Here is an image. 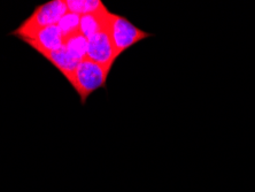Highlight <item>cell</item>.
<instances>
[{
	"mask_svg": "<svg viewBox=\"0 0 255 192\" xmlns=\"http://www.w3.org/2000/svg\"><path fill=\"white\" fill-rule=\"evenodd\" d=\"M111 69L110 67L100 65L88 58L78 63L69 83L80 96L82 104L84 105L89 96L96 90L105 88Z\"/></svg>",
	"mask_w": 255,
	"mask_h": 192,
	"instance_id": "6da1fadb",
	"label": "cell"
},
{
	"mask_svg": "<svg viewBox=\"0 0 255 192\" xmlns=\"http://www.w3.org/2000/svg\"><path fill=\"white\" fill-rule=\"evenodd\" d=\"M106 28L108 33H110L115 54L118 58L128 48L151 36V33H147L142 31L141 29L134 27L126 17L113 13L110 14Z\"/></svg>",
	"mask_w": 255,
	"mask_h": 192,
	"instance_id": "7a4b0ae2",
	"label": "cell"
},
{
	"mask_svg": "<svg viewBox=\"0 0 255 192\" xmlns=\"http://www.w3.org/2000/svg\"><path fill=\"white\" fill-rule=\"evenodd\" d=\"M10 35L21 38L35 50L42 48L45 51H57L63 47L65 41V37L58 24L37 29L18 28Z\"/></svg>",
	"mask_w": 255,
	"mask_h": 192,
	"instance_id": "3957f363",
	"label": "cell"
},
{
	"mask_svg": "<svg viewBox=\"0 0 255 192\" xmlns=\"http://www.w3.org/2000/svg\"><path fill=\"white\" fill-rule=\"evenodd\" d=\"M67 13L68 8L66 0H52L37 7L31 16L25 20L20 28L37 29L57 25Z\"/></svg>",
	"mask_w": 255,
	"mask_h": 192,
	"instance_id": "277c9868",
	"label": "cell"
},
{
	"mask_svg": "<svg viewBox=\"0 0 255 192\" xmlns=\"http://www.w3.org/2000/svg\"><path fill=\"white\" fill-rule=\"evenodd\" d=\"M86 58L103 66L110 67V68L113 67L118 56L115 54L113 43H112L110 33H108L106 27L89 39Z\"/></svg>",
	"mask_w": 255,
	"mask_h": 192,
	"instance_id": "5b68a950",
	"label": "cell"
},
{
	"mask_svg": "<svg viewBox=\"0 0 255 192\" xmlns=\"http://www.w3.org/2000/svg\"><path fill=\"white\" fill-rule=\"evenodd\" d=\"M38 53L42 54L45 59H47L52 65L57 67V68L61 71V74L65 76L67 80L70 81L71 77L76 70L78 63L81 61L75 60L68 52L66 51L65 47L60 48L57 51H45L42 48L36 50Z\"/></svg>",
	"mask_w": 255,
	"mask_h": 192,
	"instance_id": "8992f818",
	"label": "cell"
},
{
	"mask_svg": "<svg viewBox=\"0 0 255 192\" xmlns=\"http://www.w3.org/2000/svg\"><path fill=\"white\" fill-rule=\"evenodd\" d=\"M110 14V10H107L106 7H104V8H101L99 12L81 16L80 32L85 37V38L90 39L92 36H95L97 32H99L100 30H103L106 27Z\"/></svg>",
	"mask_w": 255,
	"mask_h": 192,
	"instance_id": "52a82bcc",
	"label": "cell"
},
{
	"mask_svg": "<svg viewBox=\"0 0 255 192\" xmlns=\"http://www.w3.org/2000/svg\"><path fill=\"white\" fill-rule=\"evenodd\" d=\"M88 46L89 39L85 38L81 32H76L74 35L66 37L65 41H63V47L77 61H82V60L86 59Z\"/></svg>",
	"mask_w": 255,
	"mask_h": 192,
	"instance_id": "ba28073f",
	"label": "cell"
},
{
	"mask_svg": "<svg viewBox=\"0 0 255 192\" xmlns=\"http://www.w3.org/2000/svg\"><path fill=\"white\" fill-rule=\"evenodd\" d=\"M66 2L68 12L80 16L97 13L105 7L100 0H66Z\"/></svg>",
	"mask_w": 255,
	"mask_h": 192,
	"instance_id": "9c48e42d",
	"label": "cell"
},
{
	"mask_svg": "<svg viewBox=\"0 0 255 192\" xmlns=\"http://www.w3.org/2000/svg\"><path fill=\"white\" fill-rule=\"evenodd\" d=\"M80 22H81L80 15L70 13V12L67 13L58 23L63 37L66 38V37L74 35V33L80 32Z\"/></svg>",
	"mask_w": 255,
	"mask_h": 192,
	"instance_id": "30bf717a",
	"label": "cell"
}]
</instances>
